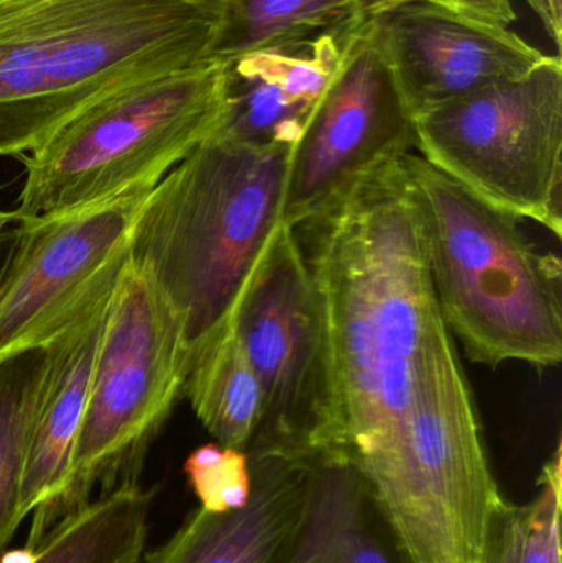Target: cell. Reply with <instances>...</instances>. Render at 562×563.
<instances>
[{"instance_id": "1", "label": "cell", "mask_w": 562, "mask_h": 563, "mask_svg": "<svg viewBox=\"0 0 562 563\" xmlns=\"http://www.w3.org/2000/svg\"><path fill=\"white\" fill-rule=\"evenodd\" d=\"M296 233L326 303L343 452L362 468L395 435L419 354L445 324L403 158Z\"/></svg>"}, {"instance_id": "2", "label": "cell", "mask_w": 562, "mask_h": 563, "mask_svg": "<svg viewBox=\"0 0 562 563\" xmlns=\"http://www.w3.org/2000/svg\"><path fill=\"white\" fill-rule=\"evenodd\" d=\"M218 19L181 0H0V157L106 96L210 59Z\"/></svg>"}, {"instance_id": "3", "label": "cell", "mask_w": 562, "mask_h": 563, "mask_svg": "<svg viewBox=\"0 0 562 563\" xmlns=\"http://www.w3.org/2000/svg\"><path fill=\"white\" fill-rule=\"evenodd\" d=\"M293 145L214 132L152 188L129 261L164 291L195 354L217 336L283 227Z\"/></svg>"}, {"instance_id": "4", "label": "cell", "mask_w": 562, "mask_h": 563, "mask_svg": "<svg viewBox=\"0 0 562 563\" xmlns=\"http://www.w3.org/2000/svg\"><path fill=\"white\" fill-rule=\"evenodd\" d=\"M426 260L449 333L469 360L537 367L562 360V264L541 253L514 214L452 180L421 155L403 157Z\"/></svg>"}, {"instance_id": "5", "label": "cell", "mask_w": 562, "mask_h": 563, "mask_svg": "<svg viewBox=\"0 0 562 563\" xmlns=\"http://www.w3.org/2000/svg\"><path fill=\"white\" fill-rule=\"evenodd\" d=\"M408 563H478L504 501L448 327L426 341L388 445L362 468Z\"/></svg>"}, {"instance_id": "6", "label": "cell", "mask_w": 562, "mask_h": 563, "mask_svg": "<svg viewBox=\"0 0 562 563\" xmlns=\"http://www.w3.org/2000/svg\"><path fill=\"white\" fill-rule=\"evenodd\" d=\"M227 114V68L205 59L106 96L26 154L20 218L62 213L161 181Z\"/></svg>"}, {"instance_id": "7", "label": "cell", "mask_w": 562, "mask_h": 563, "mask_svg": "<svg viewBox=\"0 0 562 563\" xmlns=\"http://www.w3.org/2000/svg\"><path fill=\"white\" fill-rule=\"evenodd\" d=\"M190 366L180 317L157 284L129 261L96 356L68 488L29 539L91 501L96 486L106 493L135 478L184 396Z\"/></svg>"}, {"instance_id": "8", "label": "cell", "mask_w": 562, "mask_h": 563, "mask_svg": "<svg viewBox=\"0 0 562 563\" xmlns=\"http://www.w3.org/2000/svg\"><path fill=\"white\" fill-rule=\"evenodd\" d=\"M416 148L442 174L562 238V62L547 55L415 119Z\"/></svg>"}, {"instance_id": "9", "label": "cell", "mask_w": 562, "mask_h": 563, "mask_svg": "<svg viewBox=\"0 0 562 563\" xmlns=\"http://www.w3.org/2000/svg\"><path fill=\"white\" fill-rule=\"evenodd\" d=\"M231 323L264 396L247 450L345 455L326 303L296 230L279 228Z\"/></svg>"}, {"instance_id": "10", "label": "cell", "mask_w": 562, "mask_h": 563, "mask_svg": "<svg viewBox=\"0 0 562 563\" xmlns=\"http://www.w3.org/2000/svg\"><path fill=\"white\" fill-rule=\"evenodd\" d=\"M157 184L141 181L96 203L22 218L0 276V361L45 347L118 285L135 214Z\"/></svg>"}, {"instance_id": "11", "label": "cell", "mask_w": 562, "mask_h": 563, "mask_svg": "<svg viewBox=\"0 0 562 563\" xmlns=\"http://www.w3.org/2000/svg\"><path fill=\"white\" fill-rule=\"evenodd\" d=\"M368 20L294 144L283 210L293 230L416 148L415 118L370 36Z\"/></svg>"}, {"instance_id": "12", "label": "cell", "mask_w": 562, "mask_h": 563, "mask_svg": "<svg viewBox=\"0 0 562 563\" xmlns=\"http://www.w3.org/2000/svg\"><path fill=\"white\" fill-rule=\"evenodd\" d=\"M368 32L415 119L525 75L547 56L510 26L418 0L376 10Z\"/></svg>"}, {"instance_id": "13", "label": "cell", "mask_w": 562, "mask_h": 563, "mask_svg": "<svg viewBox=\"0 0 562 563\" xmlns=\"http://www.w3.org/2000/svg\"><path fill=\"white\" fill-rule=\"evenodd\" d=\"M115 287L89 305L45 346V373L20 492V516L25 519L33 515L32 531L43 525L68 488L92 369Z\"/></svg>"}, {"instance_id": "14", "label": "cell", "mask_w": 562, "mask_h": 563, "mask_svg": "<svg viewBox=\"0 0 562 563\" xmlns=\"http://www.w3.org/2000/svg\"><path fill=\"white\" fill-rule=\"evenodd\" d=\"M355 26L244 53L224 63L227 114L220 131L256 145H293L355 38Z\"/></svg>"}, {"instance_id": "15", "label": "cell", "mask_w": 562, "mask_h": 563, "mask_svg": "<svg viewBox=\"0 0 562 563\" xmlns=\"http://www.w3.org/2000/svg\"><path fill=\"white\" fill-rule=\"evenodd\" d=\"M253 489L233 511L195 509L142 563H276L299 521L310 455L250 449Z\"/></svg>"}, {"instance_id": "16", "label": "cell", "mask_w": 562, "mask_h": 563, "mask_svg": "<svg viewBox=\"0 0 562 563\" xmlns=\"http://www.w3.org/2000/svg\"><path fill=\"white\" fill-rule=\"evenodd\" d=\"M276 563H408L353 460L310 455L299 521Z\"/></svg>"}, {"instance_id": "17", "label": "cell", "mask_w": 562, "mask_h": 563, "mask_svg": "<svg viewBox=\"0 0 562 563\" xmlns=\"http://www.w3.org/2000/svg\"><path fill=\"white\" fill-rule=\"evenodd\" d=\"M154 492L131 478L62 516L0 563H142Z\"/></svg>"}, {"instance_id": "18", "label": "cell", "mask_w": 562, "mask_h": 563, "mask_svg": "<svg viewBox=\"0 0 562 563\" xmlns=\"http://www.w3.org/2000/svg\"><path fill=\"white\" fill-rule=\"evenodd\" d=\"M184 396L217 443L246 452L263 423L264 396L231 320L195 354Z\"/></svg>"}, {"instance_id": "19", "label": "cell", "mask_w": 562, "mask_h": 563, "mask_svg": "<svg viewBox=\"0 0 562 563\" xmlns=\"http://www.w3.org/2000/svg\"><path fill=\"white\" fill-rule=\"evenodd\" d=\"M396 0H228L218 15L210 58L228 62L244 53L312 38Z\"/></svg>"}, {"instance_id": "20", "label": "cell", "mask_w": 562, "mask_h": 563, "mask_svg": "<svg viewBox=\"0 0 562 563\" xmlns=\"http://www.w3.org/2000/svg\"><path fill=\"white\" fill-rule=\"evenodd\" d=\"M45 364L46 347L0 361V552L23 521L20 492Z\"/></svg>"}, {"instance_id": "21", "label": "cell", "mask_w": 562, "mask_h": 563, "mask_svg": "<svg viewBox=\"0 0 562 563\" xmlns=\"http://www.w3.org/2000/svg\"><path fill=\"white\" fill-rule=\"evenodd\" d=\"M561 443L541 470L530 501L504 499L478 563H561Z\"/></svg>"}, {"instance_id": "22", "label": "cell", "mask_w": 562, "mask_h": 563, "mask_svg": "<svg viewBox=\"0 0 562 563\" xmlns=\"http://www.w3.org/2000/svg\"><path fill=\"white\" fill-rule=\"evenodd\" d=\"M184 470L200 508L207 511H233L250 501L253 476L244 450L207 443L190 453Z\"/></svg>"}, {"instance_id": "23", "label": "cell", "mask_w": 562, "mask_h": 563, "mask_svg": "<svg viewBox=\"0 0 562 563\" xmlns=\"http://www.w3.org/2000/svg\"><path fill=\"white\" fill-rule=\"evenodd\" d=\"M401 2V0H396ZM494 25L510 26L517 20L514 0H418Z\"/></svg>"}, {"instance_id": "24", "label": "cell", "mask_w": 562, "mask_h": 563, "mask_svg": "<svg viewBox=\"0 0 562 563\" xmlns=\"http://www.w3.org/2000/svg\"><path fill=\"white\" fill-rule=\"evenodd\" d=\"M20 223H22V218L15 211H9L0 220V276H2L10 256H12L13 247H15Z\"/></svg>"}, {"instance_id": "25", "label": "cell", "mask_w": 562, "mask_h": 563, "mask_svg": "<svg viewBox=\"0 0 562 563\" xmlns=\"http://www.w3.org/2000/svg\"><path fill=\"white\" fill-rule=\"evenodd\" d=\"M527 3L531 7V9H533V12L537 13L538 19H540L541 23H543L548 35L551 36V40L557 43L558 48H561L562 33L557 29V26H554L553 19H551L550 5H548V0H527Z\"/></svg>"}, {"instance_id": "26", "label": "cell", "mask_w": 562, "mask_h": 563, "mask_svg": "<svg viewBox=\"0 0 562 563\" xmlns=\"http://www.w3.org/2000/svg\"><path fill=\"white\" fill-rule=\"evenodd\" d=\"M181 2L198 7V9L205 10V12L211 13L218 19L228 0H181Z\"/></svg>"}, {"instance_id": "27", "label": "cell", "mask_w": 562, "mask_h": 563, "mask_svg": "<svg viewBox=\"0 0 562 563\" xmlns=\"http://www.w3.org/2000/svg\"><path fill=\"white\" fill-rule=\"evenodd\" d=\"M554 26L562 33V0H548Z\"/></svg>"}, {"instance_id": "28", "label": "cell", "mask_w": 562, "mask_h": 563, "mask_svg": "<svg viewBox=\"0 0 562 563\" xmlns=\"http://www.w3.org/2000/svg\"><path fill=\"white\" fill-rule=\"evenodd\" d=\"M7 213H9V211L0 210V220H2V218L5 217Z\"/></svg>"}]
</instances>
